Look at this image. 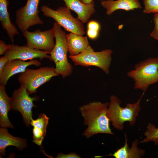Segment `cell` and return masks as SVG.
<instances>
[{
    "instance_id": "6da1fadb",
    "label": "cell",
    "mask_w": 158,
    "mask_h": 158,
    "mask_svg": "<svg viewBox=\"0 0 158 158\" xmlns=\"http://www.w3.org/2000/svg\"><path fill=\"white\" fill-rule=\"evenodd\" d=\"M109 103L93 101L80 107L79 111L83 118L84 124L87 126L83 135L89 138L99 133L114 135L106 115Z\"/></svg>"
},
{
    "instance_id": "7a4b0ae2",
    "label": "cell",
    "mask_w": 158,
    "mask_h": 158,
    "mask_svg": "<svg viewBox=\"0 0 158 158\" xmlns=\"http://www.w3.org/2000/svg\"><path fill=\"white\" fill-rule=\"evenodd\" d=\"M144 93L143 92L136 102L128 103L124 107L121 106V101L116 96L111 95L106 115L114 128L121 130L124 128V123L126 122H128L130 126L135 124L141 110L140 101Z\"/></svg>"
},
{
    "instance_id": "3957f363",
    "label": "cell",
    "mask_w": 158,
    "mask_h": 158,
    "mask_svg": "<svg viewBox=\"0 0 158 158\" xmlns=\"http://www.w3.org/2000/svg\"><path fill=\"white\" fill-rule=\"evenodd\" d=\"M61 27L56 22L53 24L52 28L55 39V43L53 49L49 54V60L54 63L55 72L64 78L71 74L73 67L68 62L67 57L68 50L66 34Z\"/></svg>"
},
{
    "instance_id": "277c9868",
    "label": "cell",
    "mask_w": 158,
    "mask_h": 158,
    "mask_svg": "<svg viewBox=\"0 0 158 158\" xmlns=\"http://www.w3.org/2000/svg\"><path fill=\"white\" fill-rule=\"evenodd\" d=\"M127 75L134 80L135 89L145 92L149 85L158 82V56L140 61Z\"/></svg>"
},
{
    "instance_id": "5b68a950",
    "label": "cell",
    "mask_w": 158,
    "mask_h": 158,
    "mask_svg": "<svg viewBox=\"0 0 158 158\" xmlns=\"http://www.w3.org/2000/svg\"><path fill=\"white\" fill-rule=\"evenodd\" d=\"M112 51L107 49L98 52H95L89 45L78 54L69 57L75 66L85 67L94 66L101 69L106 74L109 72V68L112 60Z\"/></svg>"
},
{
    "instance_id": "8992f818",
    "label": "cell",
    "mask_w": 158,
    "mask_h": 158,
    "mask_svg": "<svg viewBox=\"0 0 158 158\" xmlns=\"http://www.w3.org/2000/svg\"><path fill=\"white\" fill-rule=\"evenodd\" d=\"M40 10L45 17L53 19L66 31L83 36L85 34L83 23L73 17L70 10L66 6H59L54 10L47 5L42 6Z\"/></svg>"
},
{
    "instance_id": "52a82bcc",
    "label": "cell",
    "mask_w": 158,
    "mask_h": 158,
    "mask_svg": "<svg viewBox=\"0 0 158 158\" xmlns=\"http://www.w3.org/2000/svg\"><path fill=\"white\" fill-rule=\"evenodd\" d=\"M53 66L41 67L36 69L27 68L17 77V80L29 95L37 92L40 86L49 81L53 77L59 75Z\"/></svg>"
},
{
    "instance_id": "ba28073f",
    "label": "cell",
    "mask_w": 158,
    "mask_h": 158,
    "mask_svg": "<svg viewBox=\"0 0 158 158\" xmlns=\"http://www.w3.org/2000/svg\"><path fill=\"white\" fill-rule=\"evenodd\" d=\"M26 89L20 85V87L13 92L11 97L12 110L18 111L21 114L23 121L28 127L32 119V109L36 106L33 104V101H38L39 96L31 97L29 95Z\"/></svg>"
},
{
    "instance_id": "9c48e42d",
    "label": "cell",
    "mask_w": 158,
    "mask_h": 158,
    "mask_svg": "<svg viewBox=\"0 0 158 158\" xmlns=\"http://www.w3.org/2000/svg\"><path fill=\"white\" fill-rule=\"evenodd\" d=\"M40 1V0H27L24 6L16 11L15 22L22 32L28 30L31 26L43 24V21L39 15Z\"/></svg>"
},
{
    "instance_id": "30bf717a",
    "label": "cell",
    "mask_w": 158,
    "mask_h": 158,
    "mask_svg": "<svg viewBox=\"0 0 158 158\" xmlns=\"http://www.w3.org/2000/svg\"><path fill=\"white\" fill-rule=\"evenodd\" d=\"M22 33L26 40V45L31 48L50 53L55 46L54 34L52 28L44 31L39 29L32 32L27 30Z\"/></svg>"
},
{
    "instance_id": "8fae6325",
    "label": "cell",
    "mask_w": 158,
    "mask_h": 158,
    "mask_svg": "<svg viewBox=\"0 0 158 158\" xmlns=\"http://www.w3.org/2000/svg\"><path fill=\"white\" fill-rule=\"evenodd\" d=\"M9 49L4 54L9 61L18 59L23 61L39 58L42 61L44 58L49 59L50 53L33 49L27 46H19L13 43L9 44Z\"/></svg>"
},
{
    "instance_id": "7c38bea8",
    "label": "cell",
    "mask_w": 158,
    "mask_h": 158,
    "mask_svg": "<svg viewBox=\"0 0 158 158\" xmlns=\"http://www.w3.org/2000/svg\"><path fill=\"white\" fill-rule=\"evenodd\" d=\"M41 65V62L36 59L27 62L18 59L9 61L0 75V85L5 86L10 77L18 73L24 72L29 66L34 65L38 67Z\"/></svg>"
},
{
    "instance_id": "4fadbf2b",
    "label": "cell",
    "mask_w": 158,
    "mask_h": 158,
    "mask_svg": "<svg viewBox=\"0 0 158 158\" xmlns=\"http://www.w3.org/2000/svg\"><path fill=\"white\" fill-rule=\"evenodd\" d=\"M62 0L66 7L77 13V18L83 23L87 22L95 12L94 1L89 4H85L80 0Z\"/></svg>"
},
{
    "instance_id": "5bb4252c",
    "label": "cell",
    "mask_w": 158,
    "mask_h": 158,
    "mask_svg": "<svg viewBox=\"0 0 158 158\" xmlns=\"http://www.w3.org/2000/svg\"><path fill=\"white\" fill-rule=\"evenodd\" d=\"M16 147L19 151H22L27 146L25 139L14 136L10 134L7 128H0V153L2 156L6 154V148L8 146Z\"/></svg>"
},
{
    "instance_id": "9a60e30c",
    "label": "cell",
    "mask_w": 158,
    "mask_h": 158,
    "mask_svg": "<svg viewBox=\"0 0 158 158\" xmlns=\"http://www.w3.org/2000/svg\"><path fill=\"white\" fill-rule=\"evenodd\" d=\"M100 4L106 10V13L108 16L118 9L129 11L141 8L138 0H104L101 1Z\"/></svg>"
},
{
    "instance_id": "2e32d148",
    "label": "cell",
    "mask_w": 158,
    "mask_h": 158,
    "mask_svg": "<svg viewBox=\"0 0 158 158\" xmlns=\"http://www.w3.org/2000/svg\"><path fill=\"white\" fill-rule=\"evenodd\" d=\"M9 4L8 0H0V21L3 29L6 32L11 42L13 43L15 36L20 35V33L16 27L12 23L10 19L8 11Z\"/></svg>"
},
{
    "instance_id": "e0dca14e",
    "label": "cell",
    "mask_w": 158,
    "mask_h": 158,
    "mask_svg": "<svg viewBox=\"0 0 158 158\" xmlns=\"http://www.w3.org/2000/svg\"><path fill=\"white\" fill-rule=\"evenodd\" d=\"M5 86L0 85V125L1 127L14 128L8 117V111L12 110L11 97L7 95Z\"/></svg>"
},
{
    "instance_id": "ac0fdd59",
    "label": "cell",
    "mask_w": 158,
    "mask_h": 158,
    "mask_svg": "<svg viewBox=\"0 0 158 158\" xmlns=\"http://www.w3.org/2000/svg\"><path fill=\"white\" fill-rule=\"evenodd\" d=\"M69 56L77 55L89 45L87 37L70 32L66 34Z\"/></svg>"
},
{
    "instance_id": "d6986e66",
    "label": "cell",
    "mask_w": 158,
    "mask_h": 158,
    "mask_svg": "<svg viewBox=\"0 0 158 158\" xmlns=\"http://www.w3.org/2000/svg\"><path fill=\"white\" fill-rule=\"evenodd\" d=\"M138 139H135L132 143L131 148L127 143V138L125 135L124 145L112 154L115 158H141L143 157L145 153L144 150L138 147Z\"/></svg>"
},
{
    "instance_id": "ffe728a7",
    "label": "cell",
    "mask_w": 158,
    "mask_h": 158,
    "mask_svg": "<svg viewBox=\"0 0 158 158\" xmlns=\"http://www.w3.org/2000/svg\"><path fill=\"white\" fill-rule=\"evenodd\" d=\"M144 134L145 138L140 141L139 143H144L152 142L155 145L158 146V127L156 128L153 123H149Z\"/></svg>"
},
{
    "instance_id": "44dd1931",
    "label": "cell",
    "mask_w": 158,
    "mask_h": 158,
    "mask_svg": "<svg viewBox=\"0 0 158 158\" xmlns=\"http://www.w3.org/2000/svg\"><path fill=\"white\" fill-rule=\"evenodd\" d=\"M49 118L44 114H40L35 120L32 119L30 125L42 129L45 133H47V128L49 123Z\"/></svg>"
},
{
    "instance_id": "7402d4cb",
    "label": "cell",
    "mask_w": 158,
    "mask_h": 158,
    "mask_svg": "<svg viewBox=\"0 0 158 158\" xmlns=\"http://www.w3.org/2000/svg\"><path fill=\"white\" fill-rule=\"evenodd\" d=\"M143 4L144 13H158V0H143Z\"/></svg>"
},
{
    "instance_id": "603a6c76",
    "label": "cell",
    "mask_w": 158,
    "mask_h": 158,
    "mask_svg": "<svg viewBox=\"0 0 158 158\" xmlns=\"http://www.w3.org/2000/svg\"><path fill=\"white\" fill-rule=\"evenodd\" d=\"M33 127L32 142L39 146H41L46 134L41 129L35 126Z\"/></svg>"
},
{
    "instance_id": "cb8c5ba5",
    "label": "cell",
    "mask_w": 158,
    "mask_h": 158,
    "mask_svg": "<svg viewBox=\"0 0 158 158\" xmlns=\"http://www.w3.org/2000/svg\"><path fill=\"white\" fill-rule=\"evenodd\" d=\"M153 21L154 24V27L150 35L158 42V13L154 14Z\"/></svg>"
},
{
    "instance_id": "d4e9b609",
    "label": "cell",
    "mask_w": 158,
    "mask_h": 158,
    "mask_svg": "<svg viewBox=\"0 0 158 158\" xmlns=\"http://www.w3.org/2000/svg\"><path fill=\"white\" fill-rule=\"evenodd\" d=\"M80 156L75 152H71L67 154H64L60 152L57 155L56 158H80Z\"/></svg>"
},
{
    "instance_id": "484cf974",
    "label": "cell",
    "mask_w": 158,
    "mask_h": 158,
    "mask_svg": "<svg viewBox=\"0 0 158 158\" xmlns=\"http://www.w3.org/2000/svg\"><path fill=\"white\" fill-rule=\"evenodd\" d=\"M87 28L89 29L99 31L100 28V25L97 22L92 20L88 23Z\"/></svg>"
},
{
    "instance_id": "4316f807",
    "label": "cell",
    "mask_w": 158,
    "mask_h": 158,
    "mask_svg": "<svg viewBox=\"0 0 158 158\" xmlns=\"http://www.w3.org/2000/svg\"><path fill=\"white\" fill-rule=\"evenodd\" d=\"M9 44H6L2 40H0V55L4 54L5 53L9 48Z\"/></svg>"
},
{
    "instance_id": "83f0119b",
    "label": "cell",
    "mask_w": 158,
    "mask_h": 158,
    "mask_svg": "<svg viewBox=\"0 0 158 158\" xmlns=\"http://www.w3.org/2000/svg\"><path fill=\"white\" fill-rule=\"evenodd\" d=\"M8 61V58L5 56L0 58V75L2 73L4 66Z\"/></svg>"
},
{
    "instance_id": "f1b7e54d",
    "label": "cell",
    "mask_w": 158,
    "mask_h": 158,
    "mask_svg": "<svg viewBox=\"0 0 158 158\" xmlns=\"http://www.w3.org/2000/svg\"><path fill=\"white\" fill-rule=\"evenodd\" d=\"M98 31L87 29V34L88 37L91 39H95L98 36Z\"/></svg>"
},
{
    "instance_id": "f546056e",
    "label": "cell",
    "mask_w": 158,
    "mask_h": 158,
    "mask_svg": "<svg viewBox=\"0 0 158 158\" xmlns=\"http://www.w3.org/2000/svg\"><path fill=\"white\" fill-rule=\"evenodd\" d=\"M82 2L85 3V4H89L92 2L94 1L93 0H80Z\"/></svg>"
},
{
    "instance_id": "4dcf8cb0",
    "label": "cell",
    "mask_w": 158,
    "mask_h": 158,
    "mask_svg": "<svg viewBox=\"0 0 158 158\" xmlns=\"http://www.w3.org/2000/svg\"><path fill=\"white\" fill-rule=\"evenodd\" d=\"M157 157L158 158V155L157 156Z\"/></svg>"
},
{
    "instance_id": "1f68e13d",
    "label": "cell",
    "mask_w": 158,
    "mask_h": 158,
    "mask_svg": "<svg viewBox=\"0 0 158 158\" xmlns=\"http://www.w3.org/2000/svg\"><path fill=\"white\" fill-rule=\"evenodd\" d=\"M101 0L102 1V0Z\"/></svg>"
}]
</instances>
